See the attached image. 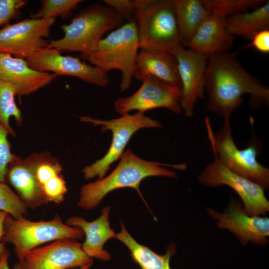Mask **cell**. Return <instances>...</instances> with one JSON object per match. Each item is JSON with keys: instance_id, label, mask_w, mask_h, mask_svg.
<instances>
[{"instance_id": "6da1fadb", "label": "cell", "mask_w": 269, "mask_h": 269, "mask_svg": "<svg viewBox=\"0 0 269 269\" xmlns=\"http://www.w3.org/2000/svg\"><path fill=\"white\" fill-rule=\"evenodd\" d=\"M236 53L227 51L209 55L206 74L207 107L224 119L230 118L243 103L242 96L250 95V104L257 109L269 105V89L249 74L236 58Z\"/></svg>"}, {"instance_id": "7a4b0ae2", "label": "cell", "mask_w": 269, "mask_h": 269, "mask_svg": "<svg viewBox=\"0 0 269 269\" xmlns=\"http://www.w3.org/2000/svg\"><path fill=\"white\" fill-rule=\"evenodd\" d=\"M164 166L180 170L187 168L185 163L172 164L145 160L128 149L124 152L119 164L109 175L82 186L77 205L82 209H93L109 193L125 187L135 189L142 197L139 184L144 178L153 176L177 177L175 172Z\"/></svg>"}, {"instance_id": "3957f363", "label": "cell", "mask_w": 269, "mask_h": 269, "mask_svg": "<svg viewBox=\"0 0 269 269\" xmlns=\"http://www.w3.org/2000/svg\"><path fill=\"white\" fill-rule=\"evenodd\" d=\"M124 20L111 6L96 2L81 9L69 24L61 25L64 36L49 41L46 48L81 54L90 53L107 32L122 26Z\"/></svg>"}, {"instance_id": "277c9868", "label": "cell", "mask_w": 269, "mask_h": 269, "mask_svg": "<svg viewBox=\"0 0 269 269\" xmlns=\"http://www.w3.org/2000/svg\"><path fill=\"white\" fill-rule=\"evenodd\" d=\"M208 137L215 158L233 172L260 185L264 191L269 188V169L257 159L263 149L262 143L254 134L247 147L240 149L234 140L230 118L224 119L218 132L212 130L208 118H205Z\"/></svg>"}, {"instance_id": "5b68a950", "label": "cell", "mask_w": 269, "mask_h": 269, "mask_svg": "<svg viewBox=\"0 0 269 269\" xmlns=\"http://www.w3.org/2000/svg\"><path fill=\"white\" fill-rule=\"evenodd\" d=\"M133 2L139 49L171 53L176 47L182 46L174 0H133Z\"/></svg>"}, {"instance_id": "8992f818", "label": "cell", "mask_w": 269, "mask_h": 269, "mask_svg": "<svg viewBox=\"0 0 269 269\" xmlns=\"http://www.w3.org/2000/svg\"><path fill=\"white\" fill-rule=\"evenodd\" d=\"M139 42L135 21L127 22L103 38L90 53L81 58L103 71L119 70L122 77L120 90L131 86L138 53Z\"/></svg>"}, {"instance_id": "52a82bcc", "label": "cell", "mask_w": 269, "mask_h": 269, "mask_svg": "<svg viewBox=\"0 0 269 269\" xmlns=\"http://www.w3.org/2000/svg\"><path fill=\"white\" fill-rule=\"evenodd\" d=\"M84 236L81 229L67 225L58 214L52 220L39 221L25 217L16 219L8 214L1 241L13 245L18 261H22L28 252L43 244L65 239H82Z\"/></svg>"}, {"instance_id": "ba28073f", "label": "cell", "mask_w": 269, "mask_h": 269, "mask_svg": "<svg viewBox=\"0 0 269 269\" xmlns=\"http://www.w3.org/2000/svg\"><path fill=\"white\" fill-rule=\"evenodd\" d=\"M80 122H87L94 126H102L101 131L104 133L111 131L113 134L112 142L106 154L92 164L86 166L83 169L84 178L89 180L98 177H105L113 162L121 158L124 149L133 135L143 128H159L162 125L158 121L137 112L133 114H125L119 118L101 120L90 117H80Z\"/></svg>"}, {"instance_id": "9c48e42d", "label": "cell", "mask_w": 269, "mask_h": 269, "mask_svg": "<svg viewBox=\"0 0 269 269\" xmlns=\"http://www.w3.org/2000/svg\"><path fill=\"white\" fill-rule=\"evenodd\" d=\"M197 180L205 186L216 187L225 185L233 189L250 216L265 215L269 211V201L260 185L231 171L215 158L198 175Z\"/></svg>"}, {"instance_id": "30bf717a", "label": "cell", "mask_w": 269, "mask_h": 269, "mask_svg": "<svg viewBox=\"0 0 269 269\" xmlns=\"http://www.w3.org/2000/svg\"><path fill=\"white\" fill-rule=\"evenodd\" d=\"M55 18H27L0 29V53L26 59L47 47Z\"/></svg>"}, {"instance_id": "8fae6325", "label": "cell", "mask_w": 269, "mask_h": 269, "mask_svg": "<svg viewBox=\"0 0 269 269\" xmlns=\"http://www.w3.org/2000/svg\"><path fill=\"white\" fill-rule=\"evenodd\" d=\"M93 262L77 240L65 239L52 242L28 252L12 269H70Z\"/></svg>"}, {"instance_id": "7c38bea8", "label": "cell", "mask_w": 269, "mask_h": 269, "mask_svg": "<svg viewBox=\"0 0 269 269\" xmlns=\"http://www.w3.org/2000/svg\"><path fill=\"white\" fill-rule=\"evenodd\" d=\"M171 53L177 59L181 83V109L187 118L194 115L198 99H205L206 74L209 55L193 48L185 49L182 46Z\"/></svg>"}, {"instance_id": "4fadbf2b", "label": "cell", "mask_w": 269, "mask_h": 269, "mask_svg": "<svg viewBox=\"0 0 269 269\" xmlns=\"http://www.w3.org/2000/svg\"><path fill=\"white\" fill-rule=\"evenodd\" d=\"M207 213L217 220L218 228L227 229L242 245L251 242L264 246L269 242V218L248 215L243 203L237 199L231 200L223 213L209 207Z\"/></svg>"}, {"instance_id": "5bb4252c", "label": "cell", "mask_w": 269, "mask_h": 269, "mask_svg": "<svg viewBox=\"0 0 269 269\" xmlns=\"http://www.w3.org/2000/svg\"><path fill=\"white\" fill-rule=\"evenodd\" d=\"M139 89L127 97L120 98L114 102L116 111L122 115L130 111H145L157 108H166L178 114L181 110V88L159 80L144 79Z\"/></svg>"}, {"instance_id": "9a60e30c", "label": "cell", "mask_w": 269, "mask_h": 269, "mask_svg": "<svg viewBox=\"0 0 269 269\" xmlns=\"http://www.w3.org/2000/svg\"><path fill=\"white\" fill-rule=\"evenodd\" d=\"M55 49H42L25 59L33 70L54 72L57 76H71L84 81L101 87H106L110 82L107 73L93 66L82 62L78 57L63 56Z\"/></svg>"}, {"instance_id": "2e32d148", "label": "cell", "mask_w": 269, "mask_h": 269, "mask_svg": "<svg viewBox=\"0 0 269 269\" xmlns=\"http://www.w3.org/2000/svg\"><path fill=\"white\" fill-rule=\"evenodd\" d=\"M57 76L32 69L23 59L0 53V79L14 86L18 95H30L50 84Z\"/></svg>"}, {"instance_id": "e0dca14e", "label": "cell", "mask_w": 269, "mask_h": 269, "mask_svg": "<svg viewBox=\"0 0 269 269\" xmlns=\"http://www.w3.org/2000/svg\"><path fill=\"white\" fill-rule=\"evenodd\" d=\"M134 77L141 82L148 78H154L181 88L177 59L168 51L140 49Z\"/></svg>"}, {"instance_id": "ac0fdd59", "label": "cell", "mask_w": 269, "mask_h": 269, "mask_svg": "<svg viewBox=\"0 0 269 269\" xmlns=\"http://www.w3.org/2000/svg\"><path fill=\"white\" fill-rule=\"evenodd\" d=\"M110 206L103 208L100 216L92 222L86 221L82 217L75 216L68 218L65 223L69 226L77 227L83 231L86 238L82 244V248L91 258L103 261L111 259L110 253L104 249L107 241L117 238V234L110 225Z\"/></svg>"}, {"instance_id": "d6986e66", "label": "cell", "mask_w": 269, "mask_h": 269, "mask_svg": "<svg viewBox=\"0 0 269 269\" xmlns=\"http://www.w3.org/2000/svg\"><path fill=\"white\" fill-rule=\"evenodd\" d=\"M13 187L27 208L34 209L49 203L36 177L30 156L10 163L6 180Z\"/></svg>"}, {"instance_id": "ffe728a7", "label": "cell", "mask_w": 269, "mask_h": 269, "mask_svg": "<svg viewBox=\"0 0 269 269\" xmlns=\"http://www.w3.org/2000/svg\"><path fill=\"white\" fill-rule=\"evenodd\" d=\"M226 18L211 12L185 46L209 55L227 51L233 45L234 36L226 31Z\"/></svg>"}, {"instance_id": "44dd1931", "label": "cell", "mask_w": 269, "mask_h": 269, "mask_svg": "<svg viewBox=\"0 0 269 269\" xmlns=\"http://www.w3.org/2000/svg\"><path fill=\"white\" fill-rule=\"evenodd\" d=\"M30 156L36 177L48 201L60 204L67 192L62 165L48 151L36 152Z\"/></svg>"}, {"instance_id": "7402d4cb", "label": "cell", "mask_w": 269, "mask_h": 269, "mask_svg": "<svg viewBox=\"0 0 269 269\" xmlns=\"http://www.w3.org/2000/svg\"><path fill=\"white\" fill-rule=\"evenodd\" d=\"M121 231L117 234L116 239L128 247L132 258L141 269H171L170 260L177 251L174 243L169 245L165 254L159 255L137 242L129 234L122 222H121Z\"/></svg>"}, {"instance_id": "603a6c76", "label": "cell", "mask_w": 269, "mask_h": 269, "mask_svg": "<svg viewBox=\"0 0 269 269\" xmlns=\"http://www.w3.org/2000/svg\"><path fill=\"white\" fill-rule=\"evenodd\" d=\"M269 28V1L252 10L228 16L226 31L231 35L251 39L259 32Z\"/></svg>"}, {"instance_id": "cb8c5ba5", "label": "cell", "mask_w": 269, "mask_h": 269, "mask_svg": "<svg viewBox=\"0 0 269 269\" xmlns=\"http://www.w3.org/2000/svg\"><path fill=\"white\" fill-rule=\"evenodd\" d=\"M174 3L181 43L185 46L212 12L201 0H174Z\"/></svg>"}, {"instance_id": "d4e9b609", "label": "cell", "mask_w": 269, "mask_h": 269, "mask_svg": "<svg viewBox=\"0 0 269 269\" xmlns=\"http://www.w3.org/2000/svg\"><path fill=\"white\" fill-rule=\"evenodd\" d=\"M17 95V89L14 86L0 79V125L12 136H15L16 134L10 126V118L13 117L18 126L23 122L21 112L14 99L15 96Z\"/></svg>"}, {"instance_id": "484cf974", "label": "cell", "mask_w": 269, "mask_h": 269, "mask_svg": "<svg viewBox=\"0 0 269 269\" xmlns=\"http://www.w3.org/2000/svg\"><path fill=\"white\" fill-rule=\"evenodd\" d=\"M204 6L212 12L226 17L248 11L259 7L264 0H201Z\"/></svg>"}, {"instance_id": "4316f807", "label": "cell", "mask_w": 269, "mask_h": 269, "mask_svg": "<svg viewBox=\"0 0 269 269\" xmlns=\"http://www.w3.org/2000/svg\"><path fill=\"white\" fill-rule=\"evenodd\" d=\"M82 0H42L41 6L37 12L30 15V18H56L60 17L66 19L73 14Z\"/></svg>"}, {"instance_id": "83f0119b", "label": "cell", "mask_w": 269, "mask_h": 269, "mask_svg": "<svg viewBox=\"0 0 269 269\" xmlns=\"http://www.w3.org/2000/svg\"><path fill=\"white\" fill-rule=\"evenodd\" d=\"M0 210L7 212L16 219L27 214L26 205L6 183L0 182Z\"/></svg>"}, {"instance_id": "f1b7e54d", "label": "cell", "mask_w": 269, "mask_h": 269, "mask_svg": "<svg viewBox=\"0 0 269 269\" xmlns=\"http://www.w3.org/2000/svg\"><path fill=\"white\" fill-rule=\"evenodd\" d=\"M8 131L0 125V182L6 183L7 168L10 163L20 157L11 151V144L8 140Z\"/></svg>"}, {"instance_id": "f546056e", "label": "cell", "mask_w": 269, "mask_h": 269, "mask_svg": "<svg viewBox=\"0 0 269 269\" xmlns=\"http://www.w3.org/2000/svg\"><path fill=\"white\" fill-rule=\"evenodd\" d=\"M28 1L25 0H0V27H5L13 19L20 16V9Z\"/></svg>"}, {"instance_id": "4dcf8cb0", "label": "cell", "mask_w": 269, "mask_h": 269, "mask_svg": "<svg viewBox=\"0 0 269 269\" xmlns=\"http://www.w3.org/2000/svg\"><path fill=\"white\" fill-rule=\"evenodd\" d=\"M103 1L115 10L125 20H127V22L134 21L133 0H104Z\"/></svg>"}, {"instance_id": "1f68e13d", "label": "cell", "mask_w": 269, "mask_h": 269, "mask_svg": "<svg viewBox=\"0 0 269 269\" xmlns=\"http://www.w3.org/2000/svg\"><path fill=\"white\" fill-rule=\"evenodd\" d=\"M250 43L246 45L244 48L254 47L260 52L268 53L269 52V30H262L251 39Z\"/></svg>"}, {"instance_id": "d6a6232c", "label": "cell", "mask_w": 269, "mask_h": 269, "mask_svg": "<svg viewBox=\"0 0 269 269\" xmlns=\"http://www.w3.org/2000/svg\"><path fill=\"white\" fill-rule=\"evenodd\" d=\"M7 214V212L0 210V259L8 250L5 247V244L1 241L3 235V223Z\"/></svg>"}, {"instance_id": "836d02e7", "label": "cell", "mask_w": 269, "mask_h": 269, "mask_svg": "<svg viewBox=\"0 0 269 269\" xmlns=\"http://www.w3.org/2000/svg\"><path fill=\"white\" fill-rule=\"evenodd\" d=\"M10 253L8 250L0 259V269H10L8 266V258Z\"/></svg>"}, {"instance_id": "e575fe53", "label": "cell", "mask_w": 269, "mask_h": 269, "mask_svg": "<svg viewBox=\"0 0 269 269\" xmlns=\"http://www.w3.org/2000/svg\"><path fill=\"white\" fill-rule=\"evenodd\" d=\"M93 263H89L80 268H76L75 269H89L91 267Z\"/></svg>"}]
</instances>
